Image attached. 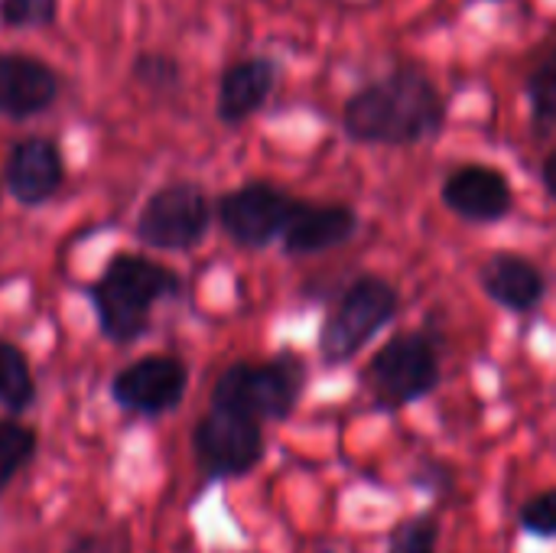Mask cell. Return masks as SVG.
Returning <instances> with one entry per match:
<instances>
[{
	"label": "cell",
	"instance_id": "obj_6",
	"mask_svg": "<svg viewBox=\"0 0 556 553\" xmlns=\"http://www.w3.org/2000/svg\"><path fill=\"white\" fill-rule=\"evenodd\" d=\"M192 450L205 479H241L264 460V430L244 414L212 407L192 430Z\"/></svg>",
	"mask_w": 556,
	"mask_h": 553
},
{
	"label": "cell",
	"instance_id": "obj_15",
	"mask_svg": "<svg viewBox=\"0 0 556 553\" xmlns=\"http://www.w3.org/2000/svg\"><path fill=\"white\" fill-rule=\"evenodd\" d=\"M277 81L270 59H241L225 68L218 81V117L225 124H241L264 108Z\"/></svg>",
	"mask_w": 556,
	"mask_h": 553
},
{
	"label": "cell",
	"instance_id": "obj_23",
	"mask_svg": "<svg viewBox=\"0 0 556 553\" xmlns=\"http://www.w3.org/2000/svg\"><path fill=\"white\" fill-rule=\"evenodd\" d=\"M65 553H130V538L124 531H98V535H78Z\"/></svg>",
	"mask_w": 556,
	"mask_h": 553
},
{
	"label": "cell",
	"instance_id": "obj_16",
	"mask_svg": "<svg viewBox=\"0 0 556 553\" xmlns=\"http://www.w3.org/2000/svg\"><path fill=\"white\" fill-rule=\"evenodd\" d=\"M33 401H36V381L26 355L13 342L0 339V407H7L10 414H23L33 407Z\"/></svg>",
	"mask_w": 556,
	"mask_h": 553
},
{
	"label": "cell",
	"instance_id": "obj_14",
	"mask_svg": "<svg viewBox=\"0 0 556 553\" xmlns=\"http://www.w3.org/2000/svg\"><path fill=\"white\" fill-rule=\"evenodd\" d=\"M482 290L511 313H534L547 293V277L521 254H492L479 271Z\"/></svg>",
	"mask_w": 556,
	"mask_h": 553
},
{
	"label": "cell",
	"instance_id": "obj_13",
	"mask_svg": "<svg viewBox=\"0 0 556 553\" xmlns=\"http://www.w3.org/2000/svg\"><path fill=\"white\" fill-rule=\"evenodd\" d=\"M358 231V215L349 205H313L296 202L287 228H283V248L287 254H319L332 251Z\"/></svg>",
	"mask_w": 556,
	"mask_h": 553
},
{
	"label": "cell",
	"instance_id": "obj_20",
	"mask_svg": "<svg viewBox=\"0 0 556 553\" xmlns=\"http://www.w3.org/2000/svg\"><path fill=\"white\" fill-rule=\"evenodd\" d=\"M59 13V0H0V23L10 29L49 26Z\"/></svg>",
	"mask_w": 556,
	"mask_h": 553
},
{
	"label": "cell",
	"instance_id": "obj_18",
	"mask_svg": "<svg viewBox=\"0 0 556 553\" xmlns=\"http://www.w3.org/2000/svg\"><path fill=\"white\" fill-rule=\"evenodd\" d=\"M440 551V521L437 515H410L404 518L391 538H388V553H437Z\"/></svg>",
	"mask_w": 556,
	"mask_h": 553
},
{
	"label": "cell",
	"instance_id": "obj_4",
	"mask_svg": "<svg viewBox=\"0 0 556 553\" xmlns=\"http://www.w3.org/2000/svg\"><path fill=\"white\" fill-rule=\"evenodd\" d=\"M397 290L384 277H358L345 287L339 303L323 323L319 355L329 368L352 362L394 316H397Z\"/></svg>",
	"mask_w": 556,
	"mask_h": 553
},
{
	"label": "cell",
	"instance_id": "obj_1",
	"mask_svg": "<svg viewBox=\"0 0 556 553\" xmlns=\"http://www.w3.org/2000/svg\"><path fill=\"white\" fill-rule=\"evenodd\" d=\"M446 121V104L427 72L401 65L391 75L365 85L345 101L342 124L358 143L414 147L433 140Z\"/></svg>",
	"mask_w": 556,
	"mask_h": 553
},
{
	"label": "cell",
	"instance_id": "obj_17",
	"mask_svg": "<svg viewBox=\"0 0 556 553\" xmlns=\"http://www.w3.org/2000/svg\"><path fill=\"white\" fill-rule=\"evenodd\" d=\"M36 456V430L20 420H0V492Z\"/></svg>",
	"mask_w": 556,
	"mask_h": 553
},
{
	"label": "cell",
	"instance_id": "obj_21",
	"mask_svg": "<svg viewBox=\"0 0 556 553\" xmlns=\"http://www.w3.org/2000/svg\"><path fill=\"white\" fill-rule=\"evenodd\" d=\"M521 528L534 538H544V541L556 538V489H547V492L534 495L531 502H525Z\"/></svg>",
	"mask_w": 556,
	"mask_h": 553
},
{
	"label": "cell",
	"instance_id": "obj_10",
	"mask_svg": "<svg viewBox=\"0 0 556 553\" xmlns=\"http://www.w3.org/2000/svg\"><path fill=\"white\" fill-rule=\"evenodd\" d=\"M62 176H65L62 153H59V147L49 137H26V140H20L10 150L7 166H3L7 192L20 205H26V209L49 202L59 192Z\"/></svg>",
	"mask_w": 556,
	"mask_h": 553
},
{
	"label": "cell",
	"instance_id": "obj_2",
	"mask_svg": "<svg viewBox=\"0 0 556 553\" xmlns=\"http://www.w3.org/2000/svg\"><path fill=\"white\" fill-rule=\"evenodd\" d=\"M179 287L182 284L169 267L143 254H114L88 290L101 336L114 345H130L150 329V310L160 300L176 297Z\"/></svg>",
	"mask_w": 556,
	"mask_h": 553
},
{
	"label": "cell",
	"instance_id": "obj_8",
	"mask_svg": "<svg viewBox=\"0 0 556 553\" xmlns=\"http://www.w3.org/2000/svg\"><path fill=\"white\" fill-rule=\"evenodd\" d=\"M300 199L287 196L274 183H244L218 199L215 212L225 235L241 248H267L283 235Z\"/></svg>",
	"mask_w": 556,
	"mask_h": 553
},
{
	"label": "cell",
	"instance_id": "obj_11",
	"mask_svg": "<svg viewBox=\"0 0 556 553\" xmlns=\"http://www.w3.org/2000/svg\"><path fill=\"white\" fill-rule=\"evenodd\" d=\"M59 98V75L36 55L0 52V114L3 117H36L49 111Z\"/></svg>",
	"mask_w": 556,
	"mask_h": 553
},
{
	"label": "cell",
	"instance_id": "obj_12",
	"mask_svg": "<svg viewBox=\"0 0 556 553\" xmlns=\"http://www.w3.org/2000/svg\"><path fill=\"white\" fill-rule=\"evenodd\" d=\"M443 202L466 222H502L515 205V192L505 173L472 163L443 183Z\"/></svg>",
	"mask_w": 556,
	"mask_h": 553
},
{
	"label": "cell",
	"instance_id": "obj_5",
	"mask_svg": "<svg viewBox=\"0 0 556 553\" xmlns=\"http://www.w3.org/2000/svg\"><path fill=\"white\" fill-rule=\"evenodd\" d=\"M440 385V355L427 332H404L384 342L365 368V388L381 411H401Z\"/></svg>",
	"mask_w": 556,
	"mask_h": 553
},
{
	"label": "cell",
	"instance_id": "obj_24",
	"mask_svg": "<svg viewBox=\"0 0 556 553\" xmlns=\"http://www.w3.org/2000/svg\"><path fill=\"white\" fill-rule=\"evenodd\" d=\"M544 186H547L551 199L556 202V150L547 156V163H544Z\"/></svg>",
	"mask_w": 556,
	"mask_h": 553
},
{
	"label": "cell",
	"instance_id": "obj_19",
	"mask_svg": "<svg viewBox=\"0 0 556 553\" xmlns=\"http://www.w3.org/2000/svg\"><path fill=\"white\" fill-rule=\"evenodd\" d=\"M528 98L541 124H556V46L528 75Z\"/></svg>",
	"mask_w": 556,
	"mask_h": 553
},
{
	"label": "cell",
	"instance_id": "obj_3",
	"mask_svg": "<svg viewBox=\"0 0 556 553\" xmlns=\"http://www.w3.org/2000/svg\"><path fill=\"white\" fill-rule=\"evenodd\" d=\"M306 388V368L296 355L283 352L270 362H238L225 368L212 388V407L244 414L257 424L287 420Z\"/></svg>",
	"mask_w": 556,
	"mask_h": 553
},
{
	"label": "cell",
	"instance_id": "obj_7",
	"mask_svg": "<svg viewBox=\"0 0 556 553\" xmlns=\"http://www.w3.org/2000/svg\"><path fill=\"white\" fill-rule=\"evenodd\" d=\"M212 225V202L195 183H169L156 189L140 215L137 238L156 251H189Z\"/></svg>",
	"mask_w": 556,
	"mask_h": 553
},
{
	"label": "cell",
	"instance_id": "obj_22",
	"mask_svg": "<svg viewBox=\"0 0 556 553\" xmlns=\"http://www.w3.org/2000/svg\"><path fill=\"white\" fill-rule=\"evenodd\" d=\"M134 75L150 85V88H176L179 85V62L169 59V55H160V52H143L137 62H134Z\"/></svg>",
	"mask_w": 556,
	"mask_h": 553
},
{
	"label": "cell",
	"instance_id": "obj_9",
	"mask_svg": "<svg viewBox=\"0 0 556 553\" xmlns=\"http://www.w3.org/2000/svg\"><path fill=\"white\" fill-rule=\"evenodd\" d=\"M189 388V368L173 355H143L121 368L111 381V398L127 414L160 417L182 404Z\"/></svg>",
	"mask_w": 556,
	"mask_h": 553
}]
</instances>
